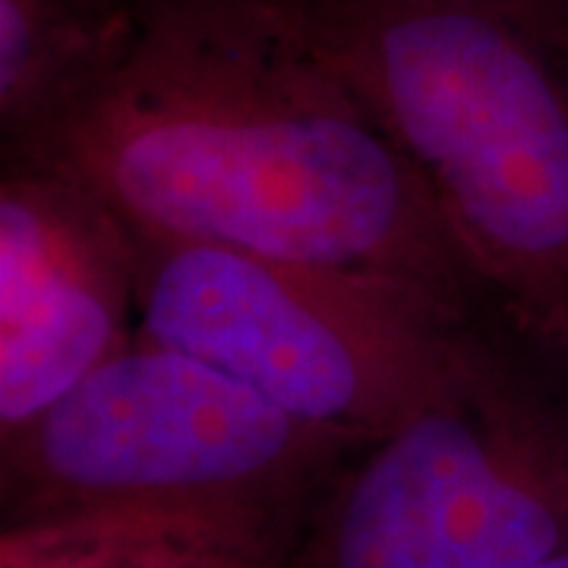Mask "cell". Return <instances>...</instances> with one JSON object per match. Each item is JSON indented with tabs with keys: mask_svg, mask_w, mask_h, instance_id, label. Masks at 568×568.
Returning a JSON list of instances; mask_svg holds the SVG:
<instances>
[{
	"mask_svg": "<svg viewBox=\"0 0 568 568\" xmlns=\"http://www.w3.org/2000/svg\"><path fill=\"white\" fill-rule=\"evenodd\" d=\"M142 237L54 164L7 159L0 183V436L114 357L140 323Z\"/></svg>",
	"mask_w": 568,
	"mask_h": 568,
	"instance_id": "obj_6",
	"label": "cell"
},
{
	"mask_svg": "<svg viewBox=\"0 0 568 568\" xmlns=\"http://www.w3.org/2000/svg\"><path fill=\"white\" fill-rule=\"evenodd\" d=\"M351 452L200 357L133 335L0 436L3 521L102 506L310 511Z\"/></svg>",
	"mask_w": 568,
	"mask_h": 568,
	"instance_id": "obj_5",
	"label": "cell"
},
{
	"mask_svg": "<svg viewBox=\"0 0 568 568\" xmlns=\"http://www.w3.org/2000/svg\"><path fill=\"white\" fill-rule=\"evenodd\" d=\"M7 159L73 174L140 237L383 275L462 323L484 301L402 145L275 0H136L99 85Z\"/></svg>",
	"mask_w": 568,
	"mask_h": 568,
	"instance_id": "obj_1",
	"label": "cell"
},
{
	"mask_svg": "<svg viewBox=\"0 0 568 568\" xmlns=\"http://www.w3.org/2000/svg\"><path fill=\"white\" fill-rule=\"evenodd\" d=\"M136 335L357 448L429 405L470 342L458 316L395 278L152 237H142Z\"/></svg>",
	"mask_w": 568,
	"mask_h": 568,
	"instance_id": "obj_3",
	"label": "cell"
},
{
	"mask_svg": "<svg viewBox=\"0 0 568 568\" xmlns=\"http://www.w3.org/2000/svg\"><path fill=\"white\" fill-rule=\"evenodd\" d=\"M566 7H568V0H566Z\"/></svg>",
	"mask_w": 568,
	"mask_h": 568,
	"instance_id": "obj_10",
	"label": "cell"
},
{
	"mask_svg": "<svg viewBox=\"0 0 568 568\" xmlns=\"http://www.w3.org/2000/svg\"><path fill=\"white\" fill-rule=\"evenodd\" d=\"M420 174L480 297L568 364L566 0H275Z\"/></svg>",
	"mask_w": 568,
	"mask_h": 568,
	"instance_id": "obj_2",
	"label": "cell"
},
{
	"mask_svg": "<svg viewBox=\"0 0 568 568\" xmlns=\"http://www.w3.org/2000/svg\"><path fill=\"white\" fill-rule=\"evenodd\" d=\"M525 568H568V549H562V552H556V556L540 559V562H534V566H525Z\"/></svg>",
	"mask_w": 568,
	"mask_h": 568,
	"instance_id": "obj_9",
	"label": "cell"
},
{
	"mask_svg": "<svg viewBox=\"0 0 568 568\" xmlns=\"http://www.w3.org/2000/svg\"><path fill=\"white\" fill-rule=\"evenodd\" d=\"M136 0H0L7 152L39 140L92 92L133 32Z\"/></svg>",
	"mask_w": 568,
	"mask_h": 568,
	"instance_id": "obj_8",
	"label": "cell"
},
{
	"mask_svg": "<svg viewBox=\"0 0 568 568\" xmlns=\"http://www.w3.org/2000/svg\"><path fill=\"white\" fill-rule=\"evenodd\" d=\"M306 515L275 506H102L3 521L0 568H287Z\"/></svg>",
	"mask_w": 568,
	"mask_h": 568,
	"instance_id": "obj_7",
	"label": "cell"
},
{
	"mask_svg": "<svg viewBox=\"0 0 568 568\" xmlns=\"http://www.w3.org/2000/svg\"><path fill=\"white\" fill-rule=\"evenodd\" d=\"M568 549V405L470 338L310 508L287 568H525Z\"/></svg>",
	"mask_w": 568,
	"mask_h": 568,
	"instance_id": "obj_4",
	"label": "cell"
}]
</instances>
